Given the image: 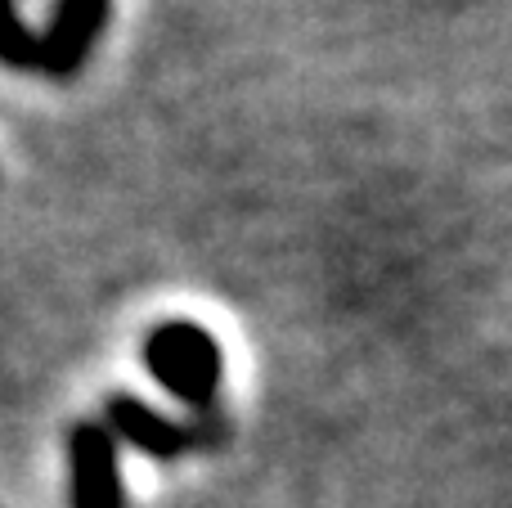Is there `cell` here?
Returning a JSON list of instances; mask_svg holds the SVG:
<instances>
[{"instance_id":"2","label":"cell","mask_w":512,"mask_h":508,"mask_svg":"<svg viewBox=\"0 0 512 508\" xmlns=\"http://www.w3.org/2000/svg\"><path fill=\"white\" fill-rule=\"evenodd\" d=\"M108 14H113V0H54L45 32H36V72L54 81L77 77L104 36Z\"/></svg>"},{"instance_id":"4","label":"cell","mask_w":512,"mask_h":508,"mask_svg":"<svg viewBox=\"0 0 512 508\" xmlns=\"http://www.w3.org/2000/svg\"><path fill=\"white\" fill-rule=\"evenodd\" d=\"M104 428H108V437H113V441L122 437L131 450L158 459V464H171V459H180L189 446H194V432H189L185 423L158 414L149 401H140V396H131V392L108 396Z\"/></svg>"},{"instance_id":"3","label":"cell","mask_w":512,"mask_h":508,"mask_svg":"<svg viewBox=\"0 0 512 508\" xmlns=\"http://www.w3.org/2000/svg\"><path fill=\"white\" fill-rule=\"evenodd\" d=\"M68 477L72 508H126L117 441L104 423H77L68 432Z\"/></svg>"},{"instance_id":"5","label":"cell","mask_w":512,"mask_h":508,"mask_svg":"<svg viewBox=\"0 0 512 508\" xmlns=\"http://www.w3.org/2000/svg\"><path fill=\"white\" fill-rule=\"evenodd\" d=\"M0 63L14 72H36V32L18 18L14 0H0Z\"/></svg>"},{"instance_id":"1","label":"cell","mask_w":512,"mask_h":508,"mask_svg":"<svg viewBox=\"0 0 512 508\" xmlns=\"http://www.w3.org/2000/svg\"><path fill=\"white\" fill-rule=\"evenodd\" d=\"M144 369L149 378L194 410H212L225 378V356L212 329L194 320H162L144 338Z\"/></svg>"}]
</instances>
